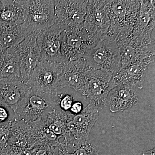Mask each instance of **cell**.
I'll return each instance as SVG.
<instances>
[{
    "label": "cell",
    "instance_id": "d4e9b609",
    "mask_svg": "<svg viewBox=\"0 0 155 155\" xmlns=\"http://www.w3.org/2000/svg\"><path fill=\"white\" fill-rule=\"evenodd\" d=\"M13 116L12 119L5 123H0V148H5L8 144L12 122L14 120Z\"/></svg>",
    "mask_w": 155,
    "mask_h": 155
},
{
    "label": "cell",
    "instance_id": "f1b7e54d",
    "mask_svg": "<svg viewBox=\"0 0 155 155\" xmlns=\"http://www.w3.org/2000/svg\"><path fill=\"white\" fill-rule=\"evenodd\" d=\"M7 107L0 105V123L8 122L12 118H10V114Z\"/></svg>",
    "mask_w": 155,
    "mask_h": 155
},
{
    "label": "cell",
    "instance_id": "3957f363",
    "mask_svg": "<svg viewBox=\"0 0 155 155\" xmlns=\"http://www.w3.org/2000/svg\"><path fill=\"white\" fill-rule=\"evenodd\" d=\"M66 63L41 60L32 71L27 84L39 94L50 98L57 97L60 76Z\"/></svg>",
    "mask_w": 155,
    "mask_h": 155
},
{
    "label": "cell",
    "instance_id": "2e32d148",
    "mask_svg": "<svg viewBox=\"0 0 155 155\" xmlns=\"http://www.w3.org/2000/svg\"><path fill=\"white\" fill-rule=\"evenodd\" d=\"M100 110L89 103L80 114L73 116L72 121L75 126V137L80 146L87 143L91 130L98 118Z\"/></svg>",
    "mask_w": 155,
    "mask_h": 155
},
{
    "label": "cell",
    "instance_id": "d6a6232c",
    "mask_svg": "<svg viewBox=\"0 0 155 155\" xmlns=\"http://www.w3.org/2000/svg\"><path fill=\"white\" fill-rule=\"evenodd\" d=\"M2 51H1V50H0V54H1V53H2Z\"/></svg>",
    "mask_w": 155,
    "mask_h": 155
},
{
    "label": "cell",
    "instance_id": "f546056e",
    "mask_svg": "<svg viewBox=\"0 0 155 155\" xmlns=\"http://www.w3.org/2000/svg\"><path fill=\"white\" fill-rule=\"evenodd\" d=\"M83 105L80 102L77 101L73 103L70 109V113L74 115L80 114L83 110Z\"/></svg>",
    "mask_w": 155,
    "mask_h": 155
},
{
    "label": "cell",
    "instance_id": "cb8c5ba5",
    "mask_svg": "<svg viewBox=\"0 0 155 155\" xmlns=\"http://www.w3.org/2000/svg\"><path fill=\"white\" fill-rule=\"evenodd\" d=\"M61 155H99L97 147L91 143H87L73 150L71 152H65L64 147L61 148Z\"/></svg>",
    "mask_w": 155,
    "mask_h": 155
},
{
    "label": "cell",
    "instance_id": "4fadbf2b",
    "mask_svg": "<svg viewBox=\"0 0 155 155\" xmlns=\"http://www.w3.org/2000/svg\"><path fill=\"white\" fill-rule=\"evenodd\" d=\"M117 43L120 48L121 68L155 57L154 41L145 43L127 38Z\"/></svg>",
    "mask_w": 155,
    "mask_h": 155
},
{
    "label": "cell",
    "instance_id": "4dcf8cb0",
    "mask_svg": "<svg viewBox=\"0 0 155 155\" xmlns=\"http://www.w3.org/2000/svg\"><path fill=\"white\" fill-rule=\"evenodd\" d=\"M155 148L153 149L143 153L142 155H155Z\"/></svg>",
    "mask_w": 155,
    "mask_h": 155
},
{
    "label": "cell",
    "instance_id": "9a60e30c",
    "mask_svg": "<svg viewBox=\"0 0 155 155\" xmlns=\"http://www.w3.org/2000/svg\"><path fill=\"white\" fill-rule=\"evenodd\" d=\"M155 57L150 58L137 64L120 68L113 79L116 85L123 84L141 89L150 64L154 61Z\"/></svg>",
    "mask_w": 155,
    "mask_h": 155
},
{
    "label": "cell",
    "instance_id": "1f68e13d",
    "mask_svg": "<svg viewBox=\"0 0 155 155\" xmlns=\"http://www.w3.org/2000/svg\"><path fill=\"white\" fill-rule=\"evenodd\" d=\"M2 148H0V155H2Z\"/></svg>",
    "mask_w": 155,
    "mask_h": 155
},
{
    "label": "cell",
    "instance_id": "277c9868",
    "mask_svg": "<svg viewBox=\"0 0 155 155\" xmlns=\"http://www.w3.org/2000/svg\"><path fill=\"white\" fill-rule=\"evenodd\" d=\"M110 24V1H88L83 29L97 44L107 35Z\"/></svg>",
    "mask_w": 155,
    "mask_h": 155
},
{
    "label": "cell",
    "instance_id": "ac0fdd59",
    "mask_svg": "<svg viewBox=\"0 0 155 155\" xmlns=\"http://www.w3.org/2000/svg\"><path fill=\"white\" fill-rule=\"evenodd\" d=\"M29 88L20 78L1 79L0 105L8 107L14 111Z\"/></svg>",
    "mask_w": 155,
    "mask_h": 155
},
{
    "label": "cell",
    "instance_id": "83f0119b",
    "mask_svg": "<svg viewBox=\"0 0 155 155\" xmlns=\"http://www.w3.org/2000/svg\"><path fill=\"white\" fill-rule=\"evenodd\" d=\"M73 104V97L69 94L59 95V106L61 110L68 111Z\"/></svg>",
    "mask_w": 155,
    "mask_h": 155
},
{
    "label": "cell",
    "instance_id": "8fae6325",
    "mask_svg": "<svg viewBox=\"0 0 155 155\" xmlns=\"http://www.w3.org/2000/svg\"><path fill=\"white\" fill-rule=\"evenodd\" d=\"M38 34L33 32L17 46L20 77L27 84L34 69L38 65L41 54L37 42Z\"/></svg>",
    "mask_w": 155,
    "mask_h": 155
},
{
    "label": "cell",
    "instance_id": "52a82bcc",
    "mask_svg": "<svg viewBox=\"0 0 155 155\" xmlns=\"http://www.w3.org/2000/svg\"><path fill=\"white\" fill-rule=\"evenodd\" d=\"M116 86L111 72L91 70L85 84L83 96L101 110L107 104L109 92Z\"/></svg>",
    "mask_w": 155,
    "mask_h": 155
},
{
    "label": "cell",
    "instance_id": "7c38bea8",
    "mask_svg": "<svg viewBox=\"0 0 155 155\" xmlns=\"http://www.w3.org/2000/svg\"><path fill=\"white\" fill-rule=\"evenodd\" d=\"M86 62L81 58L69 61L64 65L58 84V91L70 87L83 96L84 87L91 71Z\"/></svg>",
    "mask_w": 155,
    "mask_h": 155
},
{
    "label": "cell",
    "instance_id": "e0dca14e",
    "mask_svg": "<svg viewBox=\"0 0 155 155\" xmlns=\"http://www.w3.org/2000/svg\"><path fill=\"white\" fill-rule=\"evenodd\" d=\"M33 31L32 25L27 20L16 24L0 23V50L17 46Z\"/></svg>",
    "mask_w": 155,
    "mask_h": 155
},
{
    "label": "cell",
    "instance_id": "5bb4252c",
    "mask_svg": "<svg viewBox=\"0 0 155 155\" xmlns=\"http://www.w3.org/2000/svg\"><path fill=\"white\" fill-rule=\"evenodd\" d=\"M155 1H140L138 17L132 31V39L145 43L153 41L151 38L155 25Z\"/></svg>",
    "mask_w": 155,
    "mask_h": 155
},
{
    "label": "cell",
    "instance_id": "ba28073f",
    "mask_svg": "<svg viewBox=\"0 0 155 155\" xmlns=\"http://www.w3.org/2000/svg\"><path fill=\"white\" fill-rule=\"evenodd\" d=\"M97 44L83 28L73 29L67 26L62 33L61 54L68 61H76Z\"/></svg>",
    "mask_w": 155,
    "mask_h": 155
},
{
    "label": "cell",
    "instance_id": "d6986e66",
    "mask_svg": "<svg viewBox=\"0 0 155 155\" xmlns=\"http://www.w3.org/2000/svg\"><path fill=\"white\" fill-rule=\"evenodd\" d=\"M138 97L135 88L127 85L119 84L111 89L107 99L113 113L123 112L137 104Z\"/></svg>",
    "mask_w": 155,
    "mask_h": 155
},
{
    "label": "cell",
    "instance_id": "30bf717a",
    "mask_svg": "<svg viewBox=\"0 0 155 155\" xmlns=\"http://www.w3.org/2000/svg\"><path fill=\"white\" fill-rule=\"evenodd\" d=\"M88 1H54L57 22L75 29L83 28Z\"/></svg>",
    "mask_w": 155,
    "mask_h": 155
},
{
    "label": "cell",
    "instance_id": "5b68a950",
    "mask_svg": "<svg viewBox=\"0 0 155 155\" xmlns=\"http://www.w3.org/2000/svg\"><path fill=\"white\" fill-rule=\"evenodd\" d=\"M59 96L56 98L39 94L29 87L26 94L16 106L14 119L32 122L40 118L43 114L51 106H59Z\"/></svg>",
    "mask_w": 155,
    "mask_h": 155
},
{
    "label": "cell",
    "instance_id": "6da1fadb",
    "mask_svg": "<svg viewBox=\"0 0 155 155\" xmlns=\"http://www.w3.org/2000/svg\"><path fill=\"white\" fill-rule=\"evenodd\" d=\"M110 24L105 36L119 42L131 38L139 13L140 1H110Z\"/></svg>",
    "mask_w": 155,
    "mask_h": 155
},
{
    "label": "cell",
    "instance_id": "603a6c76",
    "mask_svg": "<svg viewBox=\"0 0 155 155\" xmlns=\"http://www.w3.org/2000/svg\"><path fill=\"white\" fill-rule=\"evenodd\" d=\"M30 122L35 147L39 145L61 146L65 145L61 140L63 137L58 136L50 130L40 118Z\"/></svg>",
    "mask_w": 155,
    "mask_h": 155
},
{
    "label": "cell",
    "instance_id": "484cf974",
    "mask_svg": "<svg viewBox=\"0 0 155 155\" xmlns=\"http://www.w3.org/2000/svg\"><path fill=\"white\" fill-rule=\"evenodd\" d=\"M62 146H37L32 148L33 155H61V148Z\"/></svg>",
    "mask_w": 155,
    "mask_h": 155
},
{
    "label": "cell",
    "instance_id": "7402d4cb",
    "mask_svg": "<svg viewBox=\"0 0 155 155\" xmlns=\"http://www.w3.org/2000/svg\"><path fill=\"white\" fill-rule=\"evenodd\" d=\"M21 78L17 46L4 50L0 54V80Z\"/></svg>",
    "mask_w": 155,
    "mask_h": 155
},
{
    "label": "cell",
    "instance_id": "ffe728a7",
    "mask_svg": "<svg viewBox=\"0 0 155 155\" xmlns=\"http://www.w3.org/2000/svg\"><path fill=\"white\" fill-rule=\"evenodd\" d=\"M8 144L28 149L34 147L30 122L14 119Z\"/></svg>",
    "mask_w": 155,
    "mask_h": 155
},
{
    "label": "cell",
    "instance_id": "9c48e42d",
    "mask_svg": "<svg viewBox=\"0 0 155 155\" xmlns=\"http://www.w3.org/2000/svg\"><path fill=\"white\" fill-rule=\"evenodd\" d=\"M66 25L56 22L38 35L37 38L41 60L57 63L68 62L61 54L62 33Z\"/></svg>",
    "mask_w": 155,
    "mask_h": 155
},
{
    "label": "cell",
    "instance_id": "44dd1931",
    "mask_svg": "<svg viewBox=\"0 0 155 155\" xmlns=\"http://www.w3.org/2000/svg\"><path fill=\"white\" fill-rule=\"evenodd\" d=\"M27 20L22 1H0V23L16 24Z\"/></svg>",
    "mask_w": 155,
    "mask_h": 155
},
{
    "label": "cell",
    "instance_id": "7a4b0ae2",
    "mask_svg": "<svg viewBox=\"0 0 155 155\" xmlns=\"http://www.w3.org/2000/svg\"><path fill=\"white\" fill-rule=\"evenodd\" d=\"M93 70H103L115 75L121 67L120 48L115 38L105 36L83 58Z\"/></svg>",
    "mask_w": 155,
    "mask_h": 155
},
{
    "label": "cell",
    "instance_id": "4316f807",
    "mask_svg": "<svg viewBox=\"0 0 155 155\" xmlns=\"http://www.w3.org/2000/svg\"><path fill=\"white\" fill-rule=\"evenodd\" d=\"M2 155H33L32 149L22 148L8 144L2 151Z\"/></svg>",
    "mask_w": 155,
    "mask_h": 155
},
{
    "label": "cell",
    "instance_id": "8992f818",
    "mask_svg": "<svg viewBox=\"0 0 155 155\" xmlns=\"http://www.w3.org/2000/svg\"><path fill=\"white\" fill-rule=\"evenodd\" d=\"M27 19L32 25L33 32L40 34L55 24L54 1H22Z\"/></svg>",
    "mask_w": 155,
    "mask_h": 155
}]
</instances>
